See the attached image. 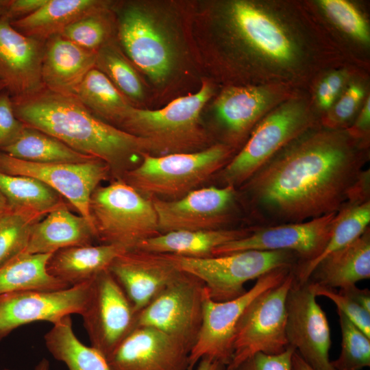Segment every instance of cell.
<instances>
[{"instance_id": "cell-46", "label": "cell", "mask_w": 370, "mask_h": 370, "mask_svg": "<svg viewBox=\"0 0 370 370\" xmlns=\"http://www.w3.org/2000/svg\"><path fill=\"white\" fill-rule=\"evenodd\" d=\"M317 96L321 107L328 108L332 104L336 95L329 87L325 79H323L318 87Z\"/></svg>"}, {"instance_id": "cell-49", "label": "cell", "mask_w": 370, "mask_h": 370, "mask_svg": "<svg viewBox=\"0 0 370 370\" xmlns=\"http://www.w3.org/2000/svg\"><path fill=\"white\" fill-rule=\"evenodd\" d=\"M333 92L337 95L343 85V77L339 73H332L324 79Z\"/></svg>"}, {"instance_id": "cell-27", "label": "cell", "mask_w": 370, "mask_h": 370, "mask_svg": "<svg viewBox=\"0 0 370 370\" xmlns=\"http://www.w3.org/2000/svg\"><path fill=\"white\" fill-rule=\"evenodd\" d=\"M106 5L98 0H47L33 13L11 23L21 34L46 41L81 17Z\"/></svg>"}, {"instance_id": "cell-30", "label": "cell", "mask_w": 370, "mask_h": 370, "mask_svg": "<svg viewBox=\"0 0 370 370\" xmlns=\"http://www.w3.org/2000/svg\"><path fill=\"white\" fill-rule=\"evenodd\" d=\"M72 323L71 316H66L45 333L44 341L49 352L69 370H111L103 355L79 340Z\"/></svg>"}, {"instance_id": "cell-6", "label": "cell", "mask_w": 370, "mask_h": 370, "mask_svg": "<svg viewBox=\"0 0 370 370\" xmlns=\"http://www.w3.org/2000/svg\"><path fill=\"white\" fill-rule=\"evenodd\" d=\"M180 270L203 282L210 297L225 301L244 294V284L282 267H294L299 261L288 251L247 250L208 258L167 254Z\"/></svg>"}, {"instance_id": "cell-11", "label": "cell", "mask_w": 370, "mask_h": 370, "mask_svg": "<svg viewBox=\"0 0 370 370\" xmlns=\"http://www.w3.org/2000/svg\"><path fill=\"white\" fill-rule=\"evenodd\" d=\"M0 173L32 177L42 182L66 199L93 226L90 197L111 171L98 159L82 163H36L0 151Z\"/></svg>"}, {"instance_id": "cell-53", "label": "cell", "mask_w": 370, "mask_h": 370, "mask_svg": "<svg viewBox=\"0 0 370 370\" xmlns=\"http://www.w3.org/2000/svg\"><path fill=\"white\" fill-rule=\"evenodd\" d=\"M7 0H0V16H3Z\"/></svg>"}, {"instance_id": "cell-43", "label": "cell", "mask_w": 370, "mask_h": 370, "mask_svg": "<svg viewBox=\"0 0 370 370\" xmlns=\"http://www.w3.org/2000/svg\"><path fill=\"white\" fill-rule=\"evenodd\" d=\"M363 94L360 86H349L335 106L333 121L343 123L348 120L354 113Z\"/></svg>"}, {"instance_id": "cell-35", "label": "cell", "mask_w": 370, "mask_h": 370, "mask_svg": "<svg viewBox=\"0 0 370 370\" xmlns=\"http://www.w3.org/2000/svg\"><path fill=\"white\" fill-rule=\"evenodd\" d=\"M95 68L103 73L127 99L139 100L143 97V88L138 75L111 41L96 52Z\"/></svg>"}, {"instance_id": "cell-32", "label": "cell", "mask_w": 370, "mask_h": 370, "mask_svg": "<svg viewBox=\"0 0 370 370\" xmlns=\"http://www.w3.org/2000/svg\"><path fill=\"white\" fill-rule=\"evenodd\" d=\"M370 201L348 204L334 225L331 236L321 252L311 260L299 262L293 269L294 281L298 284L308 281L316 267L333 252L345 247L369 228Z\"/></svg>"}, {"instance_id": "cell-50", "label": "cell", "mask_w": 370, "mask_h": 370, "mask_svg": "<svg viewBox=\"0 0 370 370\" xmlns=\"http://www.w3.org/2000/svg\"><path fill=\"white\" fill-rule=\"evenodd\" d=\"M292 370H314L308 365L297 351L293 353L292 358Z\"/></svg>"}, {"instance_id": "cell-54", "label": "cell", "mask_w": 370, "mask_h": 370, "mask_svg": "<svg viewBox=\"0 0 370 370\" xmlns=\"http://www.w3.org/2000/svg\"><path fill=\"white\" fill-rule=\"evenodd\" d=\"M5 90V86L0 81V93Z\"/></svg>"}, {"instance_id": "cell-40", "label": "cell", "mask_w": 370, "mask_h": 370, "mask_svg": "<svg viewBox=\"0 0 370 370\" xmlns=\"http://www.w3.org/2000/svg\"><path fill=\"white\" fill-rule=\"evenodd\" d=\"M315 296H324L331 299L338 310L342 312L367 337L370 338V312L360 307L348 297L335 288H328L310 282Z\"/></svg>"}, {"instance_id": "cell-21", "label": "cell", "mask_w": 370, "mask_h": 370, "mask_svg": "<svg viewBox=\"0 0 370 370\" xmlns=\"http://www.w3.org/2000/svg\"><path fill=\"white\" fill-rule=\"evenodd\" d=\"M96 52L84 49L61 35L45 42L41 78L45 88L74 95L86 74L95 67Z\"/></svg>"}, {"instance_id": "cell-12", "label": "cell", "mask_w": 370, "mask_h": 370, "mask_svg": "<svg viewBox=\"0 0 370 370\" xmlns=\"http://www.w3.org/2000/svg\"><path fill=\"white\" fill-rule=\"evenodd\" d=\"M307 124L301 108L284 106L265 117L254 129L241 151L219 172L224 186L245 183L269 162Z\"/></svg>"}, {"instance_id": "cell-33", "label": "cell", "mask_w": 370, "mask_h": 370, "mask_svg": "<svg viewBox=\"0 0 370 370\" xmlns=\"http://www.w3.org/2000/svg\"><path fill=\"white\" fill-rule=\"evenodd\" d=\"M74 96L97 116L118 125L131 106L108 77L95 67L78 85Z\"/></svg>"}, {"instance_id": "cell-2", "label": "cell", "mask_w": 370, "mask_h": 370, "mask_svg": "<svg viewBox=\"0 0 370 370\" xmlns=\"http://www.w3.org/2000/svg\"><path fill=\"white\" fill-rule=\"evenodd\" d=\"M12 102L16 116L24 125L103 161L118 175L130 169L136 157L149 153L144 140L103 121L74 95L43 88Z\"/></svg>"}, {"instance_id": "cell-4", "label": "cell", "mask_w": 370, "mask_h": 370, "mask_svg": "<svg viewBox=\"0 0 370 370\" xmlns=\"http://www.w3.org/2000/svg\"><path fill=\"white\" fill-rule=\"evenodd\" d=\"M211 92L210 86L205 82L196 93L179 97L162 109L149 110L131 106L119 125L144 140L149 151L163 155L193 152L191 150L205 141L199 118Z\"/></svg>"}, {"instance_id": "cell-5", "label": "cell", "mask_w": 370, "mask_h": 370, "mask_svg": "<svg viewBox=\"0 0 370 370\" xmlns=\"http://www.w3.org/2000/svg\"><path fill=\"white\" fill-rule=\"evenodd\" d=\"M89 208L95 237L101 244L120 245L129 251L160 234L151 199L121 178L98 186L90 197Z\"/></svg>"}, {"instance_id": "cell-42", "label": "cell", "mask_w": 370, "mask_h": 370, "mask_svg": "<svg viewBox=\"0 0 370 370\" xmlns=\"http://www.w3.org/2000/svg\"><path fill=\"white\" fill-rule=\"evenodd\" d=\"M23 125L14 114L11 96L3 90L0 93V147L15 137Z\"/></svg>"}, {"instance_id": "cell-36", "label": "cell", "mask_w": 370, "mask_h": 370, "mask_svg": "<svg viewBox=\"0 0 370 370\" xmlns=\"http://www.w3.org/2000/svg\"><path fill=\"white\" fill-rule=\"evenodd\" d=\"M342 334L339 356L330 362L334 370H360L370 366V338L338 310Z\"/></svg>"}, {"instance_id": "cell-8", "label": "cell", "mask_w": 370, "mask_h": 370, "mask_svg": "<svg viewBox=\"0 0 370 370\" xmlns=\"http://www.w3.org/2000/svg\"><path fill=\"white\" fill-rule=\"evenodd\" d=\"M293 280L292 270L280 284L258 296L245 310L236 326L227 370L256 353L274 355L287 348L286 301Z\"/></svg>"}, {"instance_id": "cell-44", "label": "cell", "mask_w": 370, "mask_h": 370, "mask_svg": "<svg viewBox=\"0 0 370 370\" xmlns=\"http://www.w3.org/2000/svg\"><path fill=\"white\" fill-rule=\"evenodd\" d=\"M47 0H7L4 15L13 21L40 8Z\"/></svg>"}, {"instance_id": "cell-39", "label": "cell", "mask_w": 370, "mask_h": 370, "mask_svg": "<svg viewBox=\"0 0 370 370\" xmlns=\"http://www.w3.org/2000/svg\"><path fill=\"white\" fill-rule=\"evenodd\" d=\"M320 4L328 16L345 32L364 42L369 41L367 23L351 3L343 0H323Z\"/></svg>"}, {"instance_id": "cell-26", "label": "cell", "mask_w": 370, "mask_h": 370, "mask_svg": "<svg viewBox=\"0 0 370 370\" xmlns=\"http://www.w3.org/2000/svg\"><path fill=\"white\" fill-rule=\"evenodd\" d=\"M251 229L222 228L199 231H173L140 243L135 249L190 258H208L217 247L247 236Z\"/></svg>"}, {"instance_id": "cell-7", "label": "cell", "mask_w": 370, "mask_h": 370, "mask_svg": "<svg viewBox=\"0 0 370 370\" xmlns=\"http://www.w3.org/2000/svg\"><path fill=\"white\" fill-rule=\"evenodd\" d=\"M293 268L282 267L266 273L249 291L228 301L212 299L205 287L201 325L189 356L188 370H193L204 356L227 366L232 358L236 326L245 310L258 296L280 284Z\"/></svg>"}, {"instance_id": "cell-25", "label": "cell", "mask_w": 370, "mask_h": 370, "mask_svg": "<svg viewBox=\"0 0 370 370\" xmlns=\"http://www.w3.org/2000/svg\"><path fill=\"white\" fill-rule=\"evenodd\" d=\"M369 278L370 232L367 228L358 238L323 259L308 281L328 288H341Z\"/></svg>"}, {"instance_id": "cell-22", "label": "cell", "mask_w": 370, "mask_h": 370, "mask_svg": "<svg viewBox=\"0 0 370 370\" xmlns=\"http://www.w3.org/2000/svg\"><path fill=\"white\" fill-rule=\"evenodd\" d=\"M93 239H96L93 226L64 205L32 226L27 245L22 252L53 254L67 247L92 245Z\"/></svg>"}, {"instance_id": "cell-37", "label": "cell", "mask_w": 370, "mask_h": 370, "mask_svg": "<svg viewBox=\"0 0 370 370\" xmlns=\"http://www.w3.org/2000/svg\"><path fill=\"white\" fill-rule=\"evenodd\" d=\"M106 8L90 12L68 25L60 35L79 47L97 52L109 42L111 23Z\"/></svg>"}, {"instance_id": "cell-16", "label": "cell", "mask_w": 370, "mask_h": 370, "mask_svg": "<svg viewBox=\"0 0 370 370\" xmlns=\"http://www.w3.org/2000/svg\"><path fill=\"white\" fill-rule=\"evenodd\" d=\"M236 197L233 186L195 189L173 200L151 198L160 234L223 228Z\"/></svg>"}, {"instance_id": "cell-9", "label": "cell", "mask_w": 370, "mask_h": 370, "mask_svg": "<svg viewBox=\"0 0 370 370\" xmlns=\"http://www.w3.org/2000/svg\"><path fill=\"white\" fill-rule=\"evenodd\" d=\"M138 314L108 269L91 280L81 315L91 346L106 358L136 328Z\"/></svg>"}, {"instance_id": "cell-55", "label": "cell", "mask_w": 370, "mask_h": 370, "mask_svg": "<svg viewBox=\"0 0 370 370\" xmlns=\"http://www.w3.org/2000/svg\"><path fill=\"white\" fill-rule=\"evenodd\" d=\"M2 370H13V369H3Z\"/></svg>"}, {"instance_id": "cell-47", "label": "cell", "mask_w": 370, "mask_h": 370, "mask_svg": "<svg viewBox=\"0 0 370 370\" xmlns=\"http://www.w3.org/2000/svg\"><path fill=\"white\" fill-rule=\"evenodd\" d=\"M196 370H227V366L208 356L202 357Z\"/></svg>"}, {"instance_id": "cell-17", "label": "cell", "mask_w": 370, "mask_h": 370, "mask_svg": "<svg viewBox=\"0 0 370 370\" xmlns=\"http://www.w3.org/2000/svg\"><path fill=\"white\" fill-rule=\"evenodd\" d=\"M118 35L130 60L153 82L171 73L175 59L173 46L156 18L138 6H129L118 20Z\"/></svg>"}, {"instance_id": "cell-28", "label": "cell", "mask_w": 370, "mask_h": 370, "mask_svg": "<svg viewBox=\"0 0 370 370\" xmlns=\"http://www.w3.org/2000/svg\"><path fill=\"white\" fill-rule=\"evenodd\" d=\"M0 151L17 159L36 163H82L97 159L25 125L15 137L0 147Z\"/></svg>"}, {"instance_id": "cell-19", "label": "cell", "mask_w": 370, "mask_h": 370, "mask_svg": "<svg viewBox=\"0 0 370 370\" xmlns=\"http://www.w3.org/2000/svg\"><path fill=\"white\" fill-rule=\"evenodd\" d=\"M0 16V81L12 99L45 88L41 65L45 41L27 36Z\"/></svg>"}, {"instance_id": "cell-24", "label": "cell", "mask_w": 370, "mask_h": 370, "mask_svg": "<svg viewBox=\"0 0 370 370\" xmlns=\"http://www.w3.org/2000/svg\"><path fill=\"white\" fill-rule=\"evenodd\" d=\"M231 19L239 34L257 51L280 62L293 56V47L284 30L271 18L250 3L237 1Z\"/></svg>"}, {"instance_id": "cell-48", "label": "cell", "mask_w": 370, "mask_h": 370, "mask_svg": "<svg viewBox=\"0 0 370 370\" xmlns=\"http://www.w3.org/2000/svg\"><path fill=\"white\" fill-rule=\"evenodd\" d=\"M370 112H369V98L367 100L365 105L362 109V113L356 123V128L358 130L367 131L369 127Z\"/></svg>"}, {"instance_id": "cell-45", "label": "cell", "mask_w": 370, "mask_h": 370, "mask_svg": "<svg viewBox=\"0 0 370 370\" xmlns=\"http://www.w3.org/2000/svg\"><path fill=\"white\" fill-rule=\"evenodd\" d=\"M338 292L355 301L360 307L370 312V291L360 289L356 284L340 288Z\"/></svg>"}, {"instance_id": "cell-18", "label": "cell", "mask_w": 370, "mask_h": 370, "mask_svg": "<svg viewBox=\"0 0 370 370\" xmlns=\"http://www.w3.org/2000/svg\"><path fill=\"white\" fill-rule=\"evenodd\" d=\"M191 349L150 327H136L107 358L111 370H188Z\"/></svg>"}, {"instance_id": "cell-29", "label": "cell", "mask_w": 370, "mask_h": 370, "mask_svg": "<svg viewBox=\"0 0 370 370\" xmlns=\"http://www.w3.org/2000/svg\"><path fill=\"white\" fill-rule=\"evenodd\" d=\"M0 192L11 210L36 222L53 210L66 205L57 192L32 177L0 173Z\"/></svg>"}, {"instance_id": "cell-31", "label": "cell", "mask_w": 370, "mask_h": 370, "mask_svg": "<svg viewBox=\"0 0 370 370\" xmlns=\"http://www.w3.org/2000/svg\"><path fill=\"white\" fill-rule=\"evenodd\" d=\"M53 254L20 253L0 268V295L27 291L67 288L63 282L51 275L47 265Z\"/></svg>"}, {"instance_id": "cell-41", "label": "cell", "mask_w": 370, "mask_h": 370, "mask_svg": "<svg viewBox=\"0 0 370 370\" xmlns=\"http://www.w3.org/2000/svg\"><path fill=\"white\" fill-rule=\"evenodd\" d=\"M296 350L288 345L283 352L269 355L256 353L232 370H292V358Z\"/></svg>"}, {"instance_id": "cell-23", "label": "cell", "mask_w": 370, "mask_h": 370, "mask_svg": "<svg viewBox=\"0 0 370 370\" xmlns=\"http://www.w3.org/2000/svg\"><path fill=\"white\" fill-rule=\"evenodd\" d=\"M126 251L123 247L110 244L67 247L51 255L47 269L69 286H75L108 269L114 260Z\"/></svg>"}, {"instance_id": "cell-13", "label": "cell", "mask_w": 370, "mask_h": 370, "mask_svg": "<svg viewBox=\"0 0 370 370\" xmlns=\"http://www.w3.org/2000/svg\"><path fill=\"white\" fill-rule=\"evenodd\" d=\"M342 210L303 222L257 227L247 236L217 247L212 256L247 250L288 251L297 256L299 262L311 260L325 247Z\"/></svg>"}, {"instance_id": "cell-3", "label": "cell", "mask_w": 370, "mask_h": 370, "mask_svg": "<svg viewBox=\"0 0 370 370\" xmlns=\"http://www.w3.org/2000/svg\"><path fill=\"white\" fill-rule=\"evenodd\" d=\"M230 153L222 145L162 156L145 153L140 163L123 174V180L147 198L177 199L218 173L230 161Z\"/></svg>"}, {"instance_id": "cell-1", "label": "cell", "mask_w": 370, "mask_h": 370, "mask_svg": "<svg viewBox=\"0 0 370 370\" xmlns=\"http://www.w3.org/2000/svg\"><path fill=\"white\" fill-rule=\"evenodd\" d=\"M364 164L345 136L319 134L273 157L243 186L262 219L303 222L351 203Z\"/></svg>"}, {"instance_id": "cell-10", "label": "cell", "mask_w": 370, "mask_h": 370, "mask_svg": "<svg viewBox=\"0 0 370 370\" xmlns=\"http://www.w3.org/2000/svg\"><path fill=\"white\" fill-rule=\"evenodd\" d=\"M204 289L201 280L182 271L138 312L136 327L158 330L192 350L201 325Z\"/></svg>"}, {"instance_id": "cell-52", "label": "cell", "mask_w": 370, "mask_h": 370, "mask_svg": "<svg viewBox=\"0 0 370 370\" xmlns=\"http://www.w3.org/2000/svg\"><path fill=\"white\" fill-rule=\"evenodd\" d=\"M8 202L5 197L0 192V215L9 209Z\"/></svg>"}, {"instance_id": "cell-15", "label": "cell", "mask_w": 370, "mask_h": 370, "mask_svg": "<svg viewBox=\"0 0 370 370\" xmlns=\"http://www.w3.org/2000/svg\"><path fill=\"white\" fill-rule=\"evenodd\" d=\"M286 306L288 345L314 370H334L329 358L330 326L310 283L298 284L293 280Z\"/></svg>"}, {"instance_id": "cell-20", "label": "cell", "mask_w": 370, "mask_h": 370, "mask_svg": "<svg viewBox=\"0 0 370 370\" xmlns=\"http://www.w3.org/2000/svg\"><path fill=\"white\" fill-rule=\"evenodd\" d=\"M108 270L137 313L182 272L167 254L140 249L123 253Z\"/></svg>"}, {"instance_id": "cell-34", "label": "cell", "mask_w": 370, "mask_h": 370, "mask_svg": "<svg viewBox=\"0 0 370 370\" xmlns=\"http://www.w3.org/2000/svg\"><path fill=\"white\" fill-rule=\"evenodd\" d=\"M269 94L260 88L234 87L225 90L215 103L216 112L227 129L239 134L247 130L265 109Z\"/></svg>"}, {"instance_id": "cell-38", "label": "cell", "mask_w": 370, "mask_h": 370, "mask_svg": "<svg viewBox=\"0 0 370 370\" xmlns=\"http://www.w3.org/2000/svg\"><path fill=\"white\" fill-rule=\"evenodd\" d=\"M36 223L10 208L0 215V268L24 250Z\"/></svg>"}, {"instance_id": "cell-51", "label": "cell", "mask_w": 370, "mask_h": 370, "mask_svg": "<svg viewBox=\"0 0 370 370\" xmlns=\"http://www.w3.org/2000/svg\"><path fill=\"white\" fill-rule=\"evenodd\" d=\"M50 365L46 358L41 359L34 368V370H49Z\"/></svg>"}, {"instance_id": "cell-14", "label": "cell", "mask_w": 370, "mask_h": 370, "mask_svg": "<svg viewBox=\"0 0 370 370\" xmlns=\"http://www.w3.org/2000/svg\"><path fill=\"white\" fill-rule=\"evenodd\" d=\"M90 281L60 290H27L0 295V341L26 324L42 321L53 324L72 314L81 315Z\"/></svg>"}]
</instances>
